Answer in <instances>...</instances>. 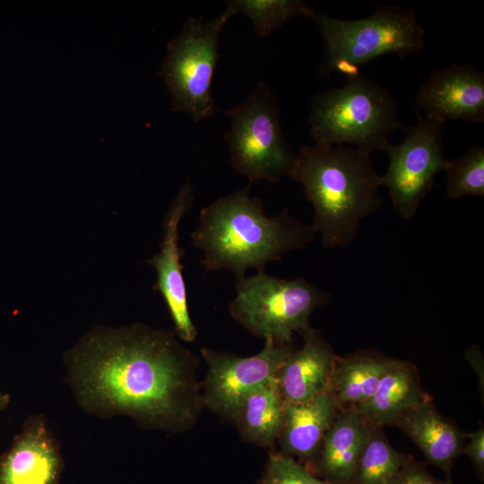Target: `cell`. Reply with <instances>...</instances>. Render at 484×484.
Here are the masks:
<instances>
[{"label": "cell", "mask_w": 484, "mask_h": 484, "mask_svg": "<svg viewBox=\"0 0 484 484\" xmlns=\"http://www.w3.org/2000/svg\"><path fill=\"white\" fill-rule=\"evenodd\" d=\"M64 362L75 402L91 415H124L177 433L191 428L203 408L198 359L169 331L139 323L96 327Z\"/></svg>", "instance_id": "cell-1"}, {"label": "cell", "mask_w": 484, "mask_h": 484, "mask_svg": "<svg viewBox=\"0 0 484 484\" xmlns=\"http://www.w3.org/2000/svg\"><path fill=\"white\" fill-rule=\"evenodd\" d=\"M315 234L312 224L292 217L288 208L266 216L262 200L250 194L248 185L203 207L190 237L203 252L200 262L207 270L231 271L238 281L249 268L264 272L285 253L304 248Z\"/></svg>", "instance_id": "cell-2"}, {"label": "cell", "mask_w": 484, "mask_h": 484, "mask_svg": "<svg viewBox=\"0 0 484 484\" xmlns=\"http://www.w3.org/2000/svg\"><path fill=\"white\" fill-rule=\"evenodd\" d=\"M290 177L304 187L324 248L347 246L361 221L382 206L381 176L370 155L353 147L303 145Z\"/></svg>", "instance_id": "cell-3"}, {"label": "cell", "mask_w": 484, "mask_h": 484, "mask_svg": "<svg viewBox=\"0 0 484 484\" xmlns=\"http://www.w3.org/2000/svg\"><path fill=\"white\" fill-rule=\"evenodd\" d=\"M308 123L315 143H349L369 155L385 148L393 131L405 127L389 91L361 73L341 87L317 93Z\"/></svg>", "instance_id": "cell-4"}, {"label": "cell", "mask_w": 484, "mask_h": 484, "mask_svg": "<svg viewBox=\"0 0 484 484\" xmlns=\"http://www.w3.org/2000/svg\"><path fill=\"white\" fill-rule=\"evenodd\" d=\"M231 125L225 134L233 169L254 181L277 182L290 176L298 153L286 140L274 91L260 82L241 103L224 110Z\"/></svg>", "instance_id": "cell-5"}, {"label": "cell", "mask_w": 484, "mask_h": 484, "mask_svg": "<svg viewBox=\"0 0 484 484\" xmlns=\"http://www.w3.org/2000/svg\"><path fill=\"white\" fill-rule=\"evenodd\" d=\"M324 47L320 73L327 75L338 62L357 67L386 55L404 57L424 48L425 30L412 9L383 5L367 17L341 20L315 13Z\"/></svg>", "instance_id": "cell-6"}, {"label": "cell", "mask_w": 484, "mask_h": 484, "mask_svg": "<svg viewBox=\"0 0 484 484\" xmlns=\"http://www.w3.org/2000/svg\"><path fill=\"white\" fill-rule=\"evenodd\" d=\"M228 4L216 18L189 17L178 35L170 40L160 75L171 96L172 111L186 112L194 122L212 117L219 108L212 93L220 59L219 37L236 14Z\"/></svg>", "instance_id": "cell-7"}, {"label": "cell", "mask_w": 484, "mask_h": 484, "mask_svg": "<svg viewBox=\"0 0 484 484\" xmlns=\"http://www.w3.org/2000/svg\"><path fill=\"white\" fill-rule=\"evenodd\" d=\"M330 299L303 278L285 280L264 272L236 281L231 316L257 337L291 342L310 325V315Z\"/></svg>", "instance_id": "cell-8"}, {"label": "cell", "mask_w": 484, "mask_h": 484, "mask_svg": "<svg viewBox=\"0 0 484 484\" xmlns=\"http://www.w3.org/2000/svg\"><path fill=\"white\" fill-rule=\"evenodd\" d=\"M445 122L418 112L417 123L404 127L405 138L398 145L388 143L384 151L389 157L386 172L381 176L397 213L411 220L429 193L435 177L445 171L444 157Z\"/></svg>", "instance_id": "cell-9"}, {"label": "cell", "mask_w": 484, "mask_h": 484, "mask_svg": "<svg viewBox=\"0 0 484 484\" xmlns=\"http://www.w3.org/2000/svg\"><path fill=\"white\" fill-rule=\"evenodd\" d=\"M264 341L261 351L250 357L201 349L208 366L201 383L203 408L233 422L245 398L277 376L281 366L296 348L293 341L278 342L272 338Z\"/></svg>", "instance_id": "cell-10"}, {"label": "cell", "mask_w": 484, "mask_h": 484, "mask_svg": "<svg viewBox=\"0 0 484 484\" xmlns=\"http://www.w3.org/2000/svg\"><path fill=\"white\" fill-rule=\"evenodd\" d=\"M194 201V193L189 179L180 188L165 215L160 252L148 261L157 273L154 289L165 300L177 335L186 342L196 339L197 330L188 310L183 266L180 262L185 251L178 246V227Z\"/></svg>", "instance_id": "cell-11"}, {"label": "cell", "mask_w": 484, "mask_h": 484, "mask_svg": "<svg viewBox=\"0 0 484 484\" xmlns=\"http://www.w3.org/2000/svg\"><path fill=\"white\" fill-rule=\"evenodd\" d=\"M64 467L60 444L47 418L33 414L0 455V484H59Z\"/></svg>", "instance_id": "cell-12"}, {"label": "cell", "mask_w": 484, "mask_h": 484, "mask_svg": "<svg viewBox=\"0 0 484 484\" xmlns=\"http://www.w3.org/2000/svg\"><path fill=\"white\" fill-rule=\"evenodd\" d=\"M426 116L473 123L484 121V73L468 65H453L433 72L416 93Z\"/></svg>", "instance_id": "cell-13"}, {"label": "cell", "mask_w": 484, "mask_h": 484, "mask_svg": "<svg viewBox=\"0 0 484 484\" xmlns=\"http://www.w3.org/2000/svg\"><path fill=\"white\" fill-rule=\"evenodd\" d=\"M340 408L328 390L303 402H285L281 429L277 439L281 453L310 471L318 456L323 439Z\"/></svg>", "instance_id": "cell-14"}, {"label": "cell", "mask_w": 484, "mask_h": 484, "mask_svg": "<svg viewBox=\"0 0 484 484\" xmlns=\"http://www.w3.org/2000/svg\"><path fill=\"white\" fill-rule=\"evenodd\" d=\"M300 333L303 346L287 357L276 376L288 402H303L328 390L336 359L320 331L310 326Z\"/></svg>", "instance_id": "cell-15"}, {"label": "cell", "mask_w": 484, "mask_h": 484, "mask_svg": "<svg viewBox=\"0 0 484 484\" xmlns=\"http://www.w3.org/2000/svg\"><path fill=\"white\" fill-rule=\"evenodd\" d=\"M373 428L355 408L340 410L323 439L311 471L332 484H351Z\"/></svg>", "instance_id": "cell-16"}, {"label": "cell", "mask_w": 484, "mask_h": 484, "mask_svg": "<svg viewBox=\"0 0 484 484\" xmlns=\"http://www.w3.org/2000/svg\"><path fill=\"white\" fill-rule=\"evenodd\" d=\"M423 389L417 367L394 359L374 394L355 408L377 428L395 426L411 410L430 400Z\"/></svg>", "instance_id": "cell-17"}, {"label": "cell", "mask_w": 484, "mask_h": 484, "mask_svg": "<svg viewBox=\"0 0 484 484\" xmlns=\"http://www.w3.org/2000/svg\"><path fill=\"white\" fill-rule=\"evenodd\" d=\"M421 450L426 459L449 475L462 454L466 434L442 415L432 399L408 411L395 425Z\"/></svg>", "instance_id": "cell-18"}, {"label": "cell", "mask_w": 484, "mask_h": 484, "mask_svg": "<svg viewBox=\"0 0 484 484\" xmlns=\"http://www.w3.org/2000/svg\"><path fill=\"white\" fill-rule=\"evenodd\" d=\"M393 360L373 350L336 356L329 391L340 410L356 407L370 398Z\"/></svg>", "instance_id": "cell-19"}, {"label": "cell", "mask_w": 484, "mask_h": 484, "mask_svg": "<svg viewBox=\"0 0 484 484\" xmlns=\"http://www.w3.org/2000/svg\"><path fill=\"white\" fill-rule=\"evenodd\" d=\"M285 400L277 377L249 393L233 421L241 438L261 447H272L279 437Z\"/></svg>", "instance_id": "cell-20"}, {"label": "cell", "mask_w": 484, "mask_h": 484, "mask_svg": "<svg viewBox=\"0 0 484 484\" xmlns=\"http://www.w3.org/2000/svg\"><path fill=\"white\" fill-rule=\"evenodd\" d=\"M406 454L388 441L383 428L374 427L357 462L351 484H391Z\"/></svg>", "instance_id": "cell-21"}, {"label": "cell", "mask_w": 484, "mask_h": 484, "mask_svg": "<svg viewBox=\"0 0 484 484\" xmlns=\"http://www.w3.org/2000/svg\"><path fill=\"white\" fill-rule=\"evenodd\" d=\"M236 13H242L253 23L259 37H267L298 16L313 18L315 12L300 0H232L227 2Z\"/></svg>", "instance_id": "cell-22"}, {"label": "cell", "mask_w": 484, "mask_h": 484, "mask_svg": "<svg viewBox=\"0 0 484 484\" xmlns=\"http://www.w3.org/2000/svg\"><path fill=\"white\" fill-rule=\"evenodd\" d=\"M446 196L455 200L465 195L484 196V147L474 145L461 157L449 160Z\"/></svg>", "instance_id": "cell-23"}, {"label": "cell", "mask_w": 484, "mask_h": 484, "mask_svg": "<svg viewBox=\"0 0 484 484\" xmlns=\"http://www.w3.org/2000/svg\"><path fill=\"white\" fill-rule=\"evenodd\" d=\"M256 484H332L297 460L280 451H272Z\"/></svg>", "instance_id": "cell-24"}, {"label": "cell", "mask_w": 484, "mask_h": 484, "mask_svg": "<svg viewBox=\"0 0 484 484\" xmlns=\"http://www.w3.org/2000/svg\"><path fill=\"white\" fill-rule=\"evenodd\" d=\"M391 484H444L434 478L426 466L407 455Z\"/></svg>", "instance_id": "cell-25"}, {"label": "cell", "mask_w": 484, "mask_h": 484, "mask_svg": "<svg viewBox=\"0 0 484 484\" xmlns=\"http://www.w3.org/2000/svg\"><path fill=\"white\" fill-rule=\"evenodd\" d=\"M462 454H466L471 460L479 478L483 480L484 476V428L481 424L473 433H467Z\"/></svg>", "instance_id": "cell-26"}, {"label": "cell", "mask_w": 484, "mask_h": 484, "mask_svg": "<svg viewBox=\"0 0 484 484\" xmlns=\"http://www.w3.org/2000/svg\"><path fill=\"white\" fill-rule=\"evenodd\" d=\"M11 402V397L8 393L0 391V412L5 410Z\"/></svg>", "instance_id": "cell-27"}, {"label": "cell", "mask_w": 484, "mask_h": 484, "mask_svg": "<svg viewBox=\"0 0 484 484\" xmlns=\"http://www.w3.org/2000/svg\"><path fill=\"white\" fill-rule=\"evenodd\" d=\"M444 484H454L452 479L450 478V476L448 475L446 480H444Z\"/></svg>", "instance_id": "cell-28"}]
</instances>
